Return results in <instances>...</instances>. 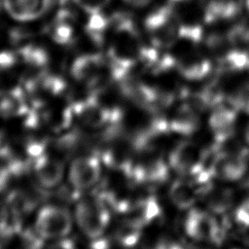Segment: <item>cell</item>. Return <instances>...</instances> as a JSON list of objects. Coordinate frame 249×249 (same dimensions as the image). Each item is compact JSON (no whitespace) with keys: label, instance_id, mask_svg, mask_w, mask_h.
<instances>
[{"label":"cell","instance_id":"obj_1","mask_svg":"<svg viewBox=\"0 0 249 249\" xmlns=\"http://www.w3.org/2000/svg\"><path fill=\"white\" fill-rule=\"evenodd\" d=\"M74 220L87 237L95 240L105 232L110 223V212L102 198L85 197L76 204Z\"/></svg>","mask_w":249,"mask_h":249},{"label":"cell","instance_id":"obj_2","mask_svg":"<svg viewBox=\"0 0 249 249\" xmlns=\"http://www.w3.org/2000/svg\"><path fill=\"white\" fill-rule=\"evenodd\" d=\"M74 222V215L68 208L59 204H47L37 212L34 228L42 239L53 241L67 237Z\"/></svg>","mask_w":249,"mask_h":249},{"label":"cell","instance_id":"obj_3","mask_svg":"<svg viewBox=\"0 0 249 249\" xmlns=\"http://www.w3.org/2000/svg\"><path fill=\"white\" fill-rule=\"evenodd\" d=\"M147 30L151 35L154 46L159 48L170 47L179 36L170 7H162L151 14L145 20Z\"/></svg>","mask_w":249,"mask_h":249},{"label":"cell","instance_id":"obj_4","mask_svg":"<svg viewBox=\"0 0 249 249\" xmlns=\"http://www.w3.org/2000/svg\"><path fill=\"white\" fill-rule=\"evenodd\" d=\"M102 173L101 162L94 155L76 157L69 165L67 176L71 186L78 191H85L95 186Z\"/></svg>","mask_w":249,"mask_h":249},{"label":"cell","instance_id":"obj_5","mask_svg":"<svg viewBox=\"0 0 249 249\" xmlns=\"http://www.w3.org/2000/svg\"><path fill=\"white\" fill-rule=\"evenodd\" d=\"M74 116L89 128H100L118 119V110H112L100 104L95 98L76 102L72 105Z\"/></svg>","mask_w":249,"mask_h":249},{"label":"cell","instance_id":"obj_6","mask_svg":"<svg viewBox=\"0 0 249 249\" xmlns=\"http://www.w3.org/2000/svg\"><path fill=\"white\" fill-rule=\"evenodd\" d=\"M185 231L190 237L199 241H219L222 236L217 220L208 212L195 208L187 215Z\"/></svg>","mask_w":249,"mask_h":249},{"label":"cell","instance_id":"obj_7","mask_svg":"<svg viewBox=\"0 0 249 249\" xmlns=\"http://www.w3.org/2000/svg\"><path fill=\"white\" fill-rule=\"evenodd\" d=\"M247 168V160L243 154L220 153L216 155L209 164L212 177L223 180L235 181L240 179Z\"/></svg>","mask_w":249,"mask_h":249},{"label":"cell","instance_id":"obj_8","mask_svg":"<svg viewBox=\"0 0 249 249\" xmlns=\"http://www.w3.org/2000/svg\"><path fill=\"white\" fill-rule=\"evenodd\" d=\"M237 111L231 98L229 99V105L224 104L223 100V102L213 108L208 124L215 139L219 143L227 140L232 134Z\"/></svg>","mask_w":249,"mask_h":249},{"label":"cell","instance_id":"obj_9","mask_svg":"<svg viewBox=\"0 0 249 249\" xmlns=\"http://www.w3.org/2000/svg\"><path fill=\"white\" fill-rule=\"evenodd\" d=\"M65 167L56 157L41 154L34 160V174L39 184L45 188H54L63 179Z\"/></svg>","mask_w":249,"mask_h":249},{"label":"cell","instance_id":"obj_10","mask_svg":"<svg viewBox=\"0 0 249 249\" xmlns=\"http://www.w3.org/2000/svg\"><path fill=\"white\" fill-rule=\"evenodd\" d=\"M204 154L192 142L178 144L169 155V165L179 173L193 174L200 165Z\"/></svg>","mask_w":249,"mask_h":249},{"label":"cell","instance_id":"obj_11","mask_svg":"<svg viewBox=\"0 0 249 249\" xmlns=\"http://www.w3.org/2000/svg\"><path fill=\"white\" fill-rule=\"evenodd\" d=\"M8 14L19 21L36 19L52 6L53 0H3Z\"/></svg>","mask_w":249,"mask_h":249},{"label":"cell","instance_id":"obj_12","mask_svg":"<svg viewBox=\"0 0 249 249\" xmlns=\"http://www.w3.org/2000/svg\"><path fill=\"white\" fill-rule=\"evenodd\" d=\"M119 82L123 93L138 105L151 107L157 101L161 99L159 92L155 89L134 80L128 75L121 79Z\"/></svg>","mask_w":249,"mask_h":249},{"label":"cell","instance_id":"obj_13","mask_svg":"<svg viewBox=\"0 0 249 249\" xmlns=\"http://www.w3.org/2000/svg\"><path fill=\"white\" fill-rule=\"evenodd\" d=\"M104 60L99 53H87L78 56L71 65V75L77 81L97 83L98 73Z\"/></svg>","mask_w":249,"mask_h":249},{"label":"cell","instance_id":"obj_14","mask_svg":"<svg viewBox=\"0 0 249 249\" xmlns=\"http://www.w3.org/2000/svg\"><path fill=\"white\" fill-rule=\"evenodd\" d=\"M198 194L204 198L207 206L216 213L228 210L232 203V193L231 190L206 184L198 190Z\"/></svg>","mask_w":249,"mask_h":249},{"label":"cell","instance_id":"obj_15","mask_svg":"<svg viewBox=\"0 0 249 249\" xmlns=\"http://www.w3.org/2000/svg\"><path fill=\"white\" fill-rule=\"evenodd\" d=\"M27 110L24 93L19 89L0 91V117L14 118L23 115Z\"/></svg>","mask_w":249,"mask_h":249},{"label":"cell","instance_id":"obj_16","mask_svg":"<svg viewBox=\"0 0 249 249\" xmlns=\"http://www.w3.org/2000/svg\"><path fill=\"white\" fill-rule=\"evenodd\" d=\"M198 195V190L185 180L174 181L169 189L171 201L180 209H190L193 207Z\"/></svg>","mask_w":249,"mask_h":249},{"label":"cell","instance_id":"obj_17","mask_svg":"<svg viewBox=\"0 0 249 249\" xmlns=\"http://www.w3.org/2000/svg\"><path fill=\"white\" fill-rule=\"evenodd\" d=\"M176 65L181 75L189 80L202 79L211 69V63L198 55L186 56L176 62Z\"/></svg>","mask_w":249,"mask_h":249},{"label":"cell","instance_id":"obj_18","mask_svg":"<svg viewBox=\"0 0 249 249\" xmlns=\"http://www.w3.org/2000/svg\"><path fill=\"white\" fill-rule=\"evenodd\" d=\"M197 125V117L194 111V108L189 104L185 107H182L167 123L168 130H172L181 134L193 133L195 130H196Z\"/></svg>","mask_w":249,"mask_h":249},{"label":"cell","instance_id":"obj_19","mask_svg":"<svg viewBox=\"0 0 249 249\" xmlns=\"http://www.w3.org/2000/svg\"><path fill=\"white\" fill-rule=\"evenodd\" d=\"M70 13L62 10L58 13L56 19L52 27L51 35L53 40L58 45L66 46L72 43L74 38V28L71 24Z\"/></svg>","mask_w":249,"mask_h":249},{"label":"cell","instance_id":"obj_20","mask_svg":"<svg viewBox=\"0 0 249 249\" xmlns=\"http://www.w3.org/2000/svg\"><path fill=\"white\" fill-rule=\"evenodd\" d=\"M237 12L236 4L231 0H213L205 10V21L213 22L219 18H228Z\"/></svg>","mask_w":249,"mask_h":249},{"label":"cell","instance_id":"obj_21","mask_svg":"<svg viewBox=\"0 0 249 249\" xmlns=\"http://www.w3.org/2000/svg\"><path fill=\"white\" fill-rule=\"evenodd\" d=\"M160 214V206L156 199L150 197L140 201L134 207V217L130 218L141 227L152 222Z\"/></svg>","mask_w":249,"mask_h":249},{"label":"cell","instance_id":"obj_22","mask_svg":"<svg viewBox=\"0 0 249 249\" xmlns=\"http://www.w3.org/2000/svg\"><path fill=\"white\" fill-rule=\"evenodd\" d=\"M18 54L22 60L32 66L33 68H42L47 65L49 61L48 53L41 47L27 45L19 49Z\"/></svg>","mask_w":249,"mask_h":249},{"label":"cell","instance_id":"obj_23","mask_svg":"<svg viewBox=\"0 0 249 249\" xmlns=\"http://www.w3.org/2000/svg\"><path fill=\"white\" fill-rule=\"evenodd\" d=\"M109 20L101 14H90L87 21L86 31L89 38L97 45H101L104 39V32L108 26Z\"/></svg>","mask_w":249,"mask_h":249},{"label":"cell","instance_id":"obj_24","mask_svg":"<svg viewBox=\"0 0 249 249\" xmlns=\"http://www.w3.org/2000/svg\"><path fill=\"white\" fill-rule=\"evenodd\" d=\"M141 228L140 225L129 219L118 229L117 239L124 246H132L140 237Z\"/></svg>","mask_w":249,"mask_h":249},{"label":"cell","instance_id":"obj_25","mask_svg":"<svg viewBox=\"0 0 249 249\" xmlns=\"http://www.w3.org/2000/svg\"><path fill=\"white\" fill-rule=\"evenodd\" d=\"M221 68L225 70H243L249 68V53L231 51L221 59Z\"/></svg>","mask_w":249,"mask_h":249},{"label":"cell","instance_id":"obj_26","mask_svg":"<svg viewBox=\"0 0 249 249\" xmlns=\"http://www.w3.org/2000/svg\"><path fill=\"white\" fill-rule=\"evenodd\" d=\"M229 43L231 45H242L249 42V27L243 24L234 26L227 35Z\"/></svg>","mask_w":249,"mask_h":249},{"label":"cell","instance_id":"obj_27","mask_svg":"<svg viewBox=\"0 0 249 249\" xmlns=\"http://www.w3.org/2000/svg\"><path fill=\"white\" fill-rule=\"evenodd\" d=\"M158 51L154 48H140L138 59L147 67L152 69L159 60Z\"/></svg>","mask_w":249,"mask_h":249},{"label":"cell","instance_id":"obj_28","mask_svg":"<svg viewBox=\"0 0 249 249\" xmlns=\"http://www.w3.org/2000/svg\"><path fill=\"white\" fill-rule=\"evenodd\" d=\"M237 110H243L249 113V84L241 88L237 94L231 98Z\"/></svg>","mask_w":249,"mask_h":249},{"label":"cell","instance_id":"obj_29","mask_svg":"<svg viewBox=\"0 0 249 249\" xmlns=\"http://www.w3.org/2000/svg\"><path fill=\"white\" fill-rule=\"evenodd\" d=\"M110 0H74V2L89 15L100 13L102 8L108 4Z\"/></svg>","mask_w":249,"mask_h":249},{"label":"cell","instance_id":"obj_30","mask_svg":"<svg viewBox=\"0 0 249 249\" xmlns=\"http://www.w3.org/2000/svg\"><path fill=\"white\" fill-rule=\"evenodd\" d=\"M179 37L191 40L193 42H198L201 39L202 30L197 25H182L179 27Z\"/></svg>","mask_w":249,"mask_h":249},{"label":"cell","instance_id":"obj_31","mask_svg":"<svg viewBox=\"0 0 249 249\" xmlns=\"http://www.w3.org/2000/svg\"><path fill=\"white\" fill-rule=\"evenodd\" d=\"M234 217L238 224L249 228V199L244 200L236 208Z\"/></svg>","mask_w":249,"mask_h":249},{"label":"cell","instance_id":"obj_32","mask_svg":"<svg viewBox=\"0 0 249 249\" xmlns=\"http://www.w3.org/2000/svg\"><path fill=\"white\" fill-rule=\"evenodd\" d=\"M17 60V53L8 51L0 52V69H9L13 67Z\"/></svg>","mask_w":249,"mask_h":249},{"label":"cell","instance_id":"obj_33","mask_svg":"<svg viewBox=\"0 0 249 249\" xmlns=\"http://www.w3.org/2000/svg\"><path fill=\"white\" fill-rule=\"evenodd\" d=\"M48 249H78L76 244L69 238L64 237L61 239L53 240Z\"/></svg>","mask_w":249,"mask_h":249},{"label":"cell","instance_id":"obj_34","mask_svg":"<svg viewBox=\"0 0 249 249\" xmlns=\"http://www.w3.org/2000/svg\"><path fill=\"white\" fill-rule=\"evenodd\" d=\"M125 1L135 7H143L147 5L151 0H125Z\"/></svg>","mask_w":249,"mask_h":249},{"label":"cell","instance_id":"obj_35","mask_svg":"<svg viewBox=\"0 0 249 249\" xmlns=\"http://www.w3.org/2000/svg\"><path fill=\"white\" fill-rule=\"evenodd\" d=\"M245 140H246V142L249 145V123H248V124L246 126V129H245Z\"/></svg>","mask_w":249,"mask_h":249},{"label":"cell","instance_id":"obj_36","mask_svg":"<svg viewBox=\"0 0 249 249\" xmlns=\"http://www.w3.org/2000/svg\"><path fill=\"white\" fill-rule=\"evenodd\" d=\"M246 5H247V7H248V9H249V0L246 1Z\"/></svg>","mask_w":249,"mask_h":249},{"label":"cell","instance_id":"obj_37","mask_svg":"<svg viewBox=\"0 0 249 249\" xmlns=\"http://www.w3.org/2000/svg\"><path fill=\"white\" fill-rule=\"evenodd\" d=\"M171 1H173V2H176V1H181V0H171Z\"/></svg>","mask_w":249,"mask_h":249}]
</instances>
